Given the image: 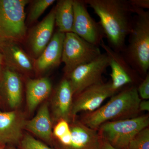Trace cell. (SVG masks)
<instances>
[{
    "instance_id": "cell-17",
    "label": "cell",
    "mask_w": 149,
    "mask_h": 149,
    "mask_svg": "<svg viewBox=\"0 0 149 149\" xmlns=\"http://www.w3.org/2000/svg\"><path fill=\"white\" fill-rule=\"evenodd\" d=\"M24 128L48 143L52 144V124L47 102L43 104L33 118L25 120Z\"/></svg>"
},
{
    "instance_id": "cell-23",
    "label": "cell",
    "mask_w": 149,
    "mask_h": 149,
    "mask_svg": "<svg viewBox=\"0 0 149 149\" xmlns=\"http://www.w3.org/2000/svg\"><path fill=\"white\" fill-rule=\"evenodd\" d=\"M18 146V149H53L28 134L23 136Z\"/></svg>"
},
{
    "instance_id": "cell-16",
    "label": "cell",
    "mask_w": 149,
    "mask_h": 149,
    "mask_svg": "<svg viewBox=\"0 0 149 149\" xmlns=\"http://www.w3.org/2000/svg\"><path fill=\"white\" fill-rule=\"evenodd\" d=\"M25 120L17 111H0V144L18 145Z\"/></svg>"
},
{
    "instance_id": "cell-21",
    "label": "cell",
    "mask_w": 149,
    "mask_h": 149,
    "mask_svg": "<svg viewBox=\"0 0 149 149\" xmlns=\"http://www.w3.org/2000/svg\"><path fill=\"white\" fill-rule=\"evenodd\" d=\"M55 0H36L34 1L31 6L28 19L29 23L37 21L43 13L54 3Z\"/></svg>"
},
{
    "instance_id": "cell-29",
    "label": "cell",
    "mask_w": 149,
    "mask_h": 149,
    "mask_svg": "<svg viewBox=\"0 0 149 149\" xmlns=\"http://www.w3.org/2000/svg\"><path fill=\"white\" fill-rule=\"evenodd\" d=\"M3 62V55L0 52V79L1 78L2 76L3 72L2 68Z\"/></svg>"
},
{
    "instance_id": "cell-24",
    "label": "cell",
    "mask_w": 149,
    "mask_h": 149,
    "mask_svg": "<svg viewBox=\"0 0 149 149\" xmlns=\"http://www.w3.org/2000/svg\"><path fill=\"white\" fill-rule=\"evenodd\" d=\"M70 130L69 123L66 120H61L58 121L53 132V135L56 139L63 136Z\"/></svg>"
},
{
    "instance_id": "cell-10",
    "label": "cell",
    "mask_w": 149,
    "mask_h": 149,
    "mask_svg": "<svg viewBox=\"0 0 149 149\" xmlns=\"http://www.w3.org/2000/svg\"><path fill=\"white\" fill-rule=\"evenodd\" d=\"M100 46L108 58L109 66L111 69V82L113 90L117 92L125 85L135 83L138 72L128 63L121 53L113 51L104 41Z\"/></svg>"
},
{
    "instance_id": "cell-18",
    "label": "cell",
    "mask_w": 149,
    "mask_h": 149,
    "mask_svg": "<svg viewBox=\"0 0 149 149\" xmlns=\"http://www.w3.org/2000/svg\"><path fill=\"white\" fill-rule=\"evenodd\" d=\"M52 89V83L47 77L27 80L26 84V101L29 112L32 113L42 102L49 97Z\"/></svg>"
},
{
    "instance_id": "cell-4",
    "label": "cell",
    "mask_w": 149,
    "mask_h": 149,
    "mask_svg": "<svg viewBox=\"0 0 149 149\" xmlns=\"http://www.w3.org/2000/svg\"><path fill=\"white\" fill-rule=\"evenodd\" d=\"M149 125V116L143 115L107 121L102 124L98 130L102 139L115 148L127 149L131 140Z\"/></svg>"
},
{
    "instance_id": "cell-6",
    "label": "cell",
    "mask_w": 149,
    "mask_h": 149,
    "mask_svg": "<svg viewBox=\"0 0 149 149\" xmlns=\"http://www.w3.org/2000/svg\"><path fill=\"white\" fill-rule=\"evenodd\" d=\"M102 54L100 48L73 32L65 35L61 62L64 64L65 77L77 67L94 60Z\"/></svg>"
},
{
    "instance_id": "cell-19",
    "label": "cell",
    "mask_w": 149,
    "mask_h": 149,
    "mask_svg": "<svg viewBox=\"0 0 149 149\" xmlns=\"http://www.w3.org/2000/svg\"><path fill=\"white\" fill-rule=\"evenodd\" d=\"M2 85L9 106L18 107L22 101V83L20 74L7 67L3 71Z\"/></svg>"
},
{
    "instance_id": "cell-11",
    "label": "cell",
    "mask_w": 149,
    "mask_h": 149,
    "mask_svg": "<svg viewBox=\"0 0 149 149\" xmlns=\"http://www.w3.org/2000/svg\"><path fill=\"white\" fill-rule=\"evenodd\" d=\"M0 52L7 68L15 72L28 74L34 71V60L18 44L11 40L0 39Z\"/></svg>"
},
{
    "instance_id": "cell-7",
    "label": "cell",
    "mask_w": 149,
    "mask_h": 149,
    "mask_svg": "<svg viewBox=\"0 0 149 149\" xmlns=\"http://www.w3.org/2000/svg\"><path fill=\"white\" fill-rule=\"evenodd\" d=\"M109 67L108 58L105 53L88 63L73 70L66 77L72 87L74 96L86 88L103 82L102 74Z\"/></svg>"
},
{
    "instance_id": "cell-20",
    "label": "cell",
    "mask_w": 149,
    "mask_h": 149,
    "mask_svg": "<svg viewBox=\"0 0 149 149\" xmlns=\"http://www.w3.org/2000/svg\"><path fill=\"white\" fill-rule=\"evenodd\" d=\"M73 0L58 1L55 6V23L59 32L65 33L72 32L74 10Z\"/></svg>"
},
{
    "instance_id": "cell-12",
    "label": "cell",
    "mask_w": 149,
    "mask_h": 149,
    "mask_svg": "<svg viewBox=\"0 0 149 149\" xmlns=\"http://www.w3.org/2000/svg\"><path fill=\"white\" fill-rule=\"evenodd\" d=\"M70 139L64 146L57 149H99L102 139L97 129L88 127L75 119L69 123Z\"/></svg>"
},
{
    "instance_id": "cell-25",
    "label": "cell",
    "mask_w": 149,
    "mask_h": 149,
    "mask_svg": "<svg viewBox=\"0 0 149 149\" xmlns=\"http://www.w3.org/2000/svg\"><path fill=\"white\" fill-rule=\"evenodd\" d=\"M137 91L140 97L144 100H148L149 99V74L145 77V78L141 81L139 84Z\"/></svg>"
},
{
    "instance_id": "cell-13",
    "label": "cell",
    "mask_w": 149,
    "mask_h": 149,
    "mask_svg": "<svg viewBox=\"0 0 149 149\" xmlns=\"http://www.w3.org/2000/svg\"><path fill=\"white\" fill-rule=\"evenodd\" d=\"M55 12L54 6L45 18L29 32L28 45L35 59L42 54L53 36L55 25Z\"/></svg>"
},
{
    "instance_id": "cell-2",
    "label": "cell",
    "mask_w": 149,
    "mask_h": 149,
    "mask_svg": "<svg viewBox=\"0 0 149 149\" xmlns=\"http://www.w3.org/2000/svg\"><path fill=\"white\" fill-rule=\"evenodd\" d=\"M141 101L137 88L132 86L115 94L105 104L98 109L87 112L80 121L88 127L97 129L107 121L135 117L139 113Z\"/></svg>"
},
{
    "instance_id": "cell-31",
    "label": "cell",
    "mask_w": 149,
    "mask_h": 149,
    "mask_svg": "<svg viewBox=\"0 0 149 149\" xmlns=\"http://www.w3.org/2000/svg\"><path fill=\"white\" fill-rule=\"evenodd\" d=\"M0 149H5L4 148H3L2 146H1V145H0Z\"/></svg>"
},
{
    "instance_id": "cell-8",
    "label": "cell",
    "mask_w": 149,
    "mask_h": 149,
    "mask_svg": "<svg viewBox=\"0 0 149 149\" xmlns=\"http://www.w3.org/2000/svg\"><path fill=\"white\" fill-rule=\"evenodd\" d=\"M73 6L72 32L88 42L99 47L105 37L100 24L91 16L84 0H73Z\"/></svg>"
},
{
    "instance_id": "cell-15",
    "label": "cell",
    "mask_w": 149,
    "mask_h": 149,
    "mask_svg": "<svg viewBox=\"0 0 149 149\" xmlns=\"http://www.w3.org/2000/svg\"><path fill=\"white\" fill-rule=\"evenodd\" d=\"M65 33L57 31L42 54L34 60L35 71L40 73L58 66L61 63Z\"/></svg>"
},
{
    "instance_id": "cell-5",
    "label": "cell",
    "mask_w": 149,
    "mask_h": 149,
    "mask_svg": "<svg viewBox=\"0 0 149 149\" xmlns=\"http://www.w3.org/2000/svg\"><path fill=\"white\" fill-rule=\"evenodd\" d=\"M27 0H0V39L20 42L26 36Z\"/></svg>"
},
{
    "instance_id": "cell-30",
    "label": "cell",
    "mask_w": 149,
    "mask_h": 149,
    "mask_svg": "<svg viewBox=\"0 0 149 149\" xmlns=\"http://www.w3.org/2000/svg\"><path fill=\"white\" fill-rule=\"evenodd\" d=\"M8 149H16L14 147H10L8 148Z\"/></svg>"
},
{
    "instance_id": "cell-14",
    "label": "cell",
    "mask_w": 149,
    "mask_h": 149,
    "mask_svg": "<svg viewBox=\"0 0 149 149\" xmlns=\"http://www.w3.org/2000/svg\"><path fill=\"white\" fill-rule=\"evenodd\" d=\"M74 93L69 80L65 77L56 88L52 100V110L56 121L72 120L71 110Z\"/></svg>"
},
{
    "instance_id": "cell-22",
    "label": "cell",
    "mask_w": 149,
    "mask_h": 149,
    "mask_svg": "<svg viewBox=\"0 0 149 149\" xmlns=\"http://www.w3.org/2000/svg\"><path fill=\"white\" fill-rule=\"evenodd\" d=\"M127 149H149V127L138 133L129 143Z\"/></svg>"
},
{
    "instance_id": "cell-28",
    "label": "cell",
    "mask_w": 149,
    "mask_h": 149,
    "mask_svg": "<svg viewBox=\"0 0 149 149\" xmlns=\"http://www.w3.org/2000/svg\"><path fill=\"white\" fill-rule=\"evenodd\" d=\"M99 149H116L112 146L107 141L102 139L100 147Z\"/></svg>"
},
{
    "instance_id": "cell-27",
    "label": "cell",
    "mask_w": 149,
    "mask_h": 149,
    "mask_svg": "<svg viewBox=\"0 0 149 149\" xmlns=\"http://www.w3.org/2000/svg\"><path fill=\"white\" fill-rule=\"evenodd\" d=\"M139 111H149V101L148 100H141L139 104Z\"/></svg>"
},
{
    "instance_id": "cell-3",
    "label": "cell",
    "mask_w": 149,
    "mask_h": 149,
    "mask_svg": "<svg viewBox=\"0 0 149 149\" xmlns=\"http://www.w3.org/2000/svg\"><path fill=\"white\" fill-rule=\"evenodd\" d=\"M132 8L135 15L128 45L121 54L133 69L146 76L149 69V12Z\"/></svg>"
},
{
    "instance_id": "cell-9",
    "label": "cell",
    "mask_w": 149,
    "mask_h": 149,
    "mask_svg": "<svg viewBox=\"0 0 149 149\" xmlns=\"http://www.w3.org/2000/svg\"><path fill=\"white\" fill-rule=\"evenodd\" d=\"M116 93L112 88L111 81L101 82L86 88L75 96L71 110L72 120L80 112H91L98 109L106 99Z\"/></svg>"
},
{
    "instance_id": "cell-1",
    "label": "cell",
    "mask_w": 149,
    "mask_h": 149,
    "mask_svg": "<svg viewBox=\"0 0 149 149\" xmlns=\"http://www.w3.org/2000/svg\"><path fill=\"white\" fill-rule=\"evenodd\" d=\"M100 18L108 45L122 53L132 26L133 8L128 0H84Z\"/></svg>"
},
{
    "instance_id": "cell-26",
    "label": "cell",
    "mask_w": 149,
    "mask_h": 149,
    "mask_svg": "<svg viewBox=\"0 0 149 149\" xmlns=\"http://www.w3.org/2000/svg\"><path fill=\"white\" fill-rule=\"evenodd\" d=\"M129 4L133 8L145 10L149 8V0H128Z\"/></svg>"
}]
</instances>
